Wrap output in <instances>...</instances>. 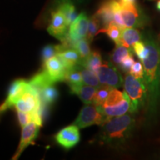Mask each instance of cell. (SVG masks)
<instances>
[{
  "label": "cell",
  "mask_w": 160,
  "mask_h": 160,
  "mask_svg": "<svg viewBox=\"0 0 160 160\" xmlns=\"http://www.w3.org/2000/svg\"><path fill=\"white\" fill-rule=\"evenodd\" d=\"M143 41L148 48V54L144 59L143 81L148 91L145 106L146 125H153L157 121L160 109V45L159 39L150 32L144 34Z\"/></svg>",
  "instance_id": "6da1fadb"
},
{
  "label": "cell",
  "mask_w": 160,
  "mask_h": 160,
  "mask_svg": "<svg viewBox=\"0 0 160 160\" xmlns=\"http://www.w3.org/2000/svg\"><path fill=\"white\" fill-rule=\"evenodd\" d=\"M135 126V118L130 113L108 118L101 125L98 141L102 145L118 148L131 139Z\"/></svg>",
  "instance_id": "7a4b0ae2"
},
{
  "label": "cell",
  "mask_w": 160,
  "mask_h": 160,
  "mask_svg": "<svg viewBox=\"0 0 160 160\" xmlns=\"http://www.w3.org/2000/svg\"><path fill=\"white\" fill-rule=\"evenodd\" d=\"M124 89L128 96L131 102V113H135L140 109L145 108L147 103L148 91L143 79H138L127 73L124 79Z\"/></svg>",
  "instance_id": "3957f363"
},
{
  "label": "cell",
  "mask_w": 160,
  "mask_h": 160,
  "mask_svg": "<svg viewBox=\"0 0 160 160\" xmlns=\"http://www.w3.org/2000/svg\"><path fill=\"white\" fill-rule=\"evenodd\" d=\"M99 108L107 118L119 117L130 112L131 102L128 96L125 91L122 92L117 88H112L107 99Z\"/></svg>",
  "instance_id": "277c9868"
},
{
  "label": "cell",
  "mask_w": 160,
  "mask_h": 160,
  "mask_svg": "<svg viewBox=\"0 0 160 160\" xmlns=\"http://www.w3.org/2000/svg\"><path fill=\"white\" fill-rule=\"evenodd\" d=\"M121 13L124 28H141L148 25V17L135 3H121Z\"/></svg>",
  "instance_id": "5b68a950"
},
{
  "label": "cell",
  "mask_w": 160,
  "mask_h": 160,
  "mask_svg": "<svg viewBox=\"0 0 160 160\" xmlns=\"http://www.w3.org/2000/svg\"><path fill=\"white\" fill-rule=\"evenodd\" d=\"M107 119L99 106L91 102L84 105L73 124L79 128H85L93 125H102Z\"/></svg>",
  "instance_id": "8992f818"
},
{
  "label": "cell",
  "mask_w": 160,
  "mask_h": 160,
  "mask_svg": "<svg viewBox=\"0 0 160 160\" xmlns=\"http://www.w3.org/2000/svg\"><path fill=\"white\" fill-rule=\"evenodd\" d=\"M101 85L107 86L111 88L121 87L124 79L121 73L114 64L110 62H104L96 72Z\"/></svg>",
  "instance_id": "52a82bcc"
},
{
  "label": "cell",
  "mask_w": 160,
  "mask_h": 160,
  "mask_svg": "<svg viewBox=\"0 0 160 160\" xmlns=\"http://www.w3.org/2000/svg\"><path fill=\"white\" fill-rule=\"evenodd\" d=\"M41 104L39 91L30 84L28 88L17 100L14 106L17 111L32 113L37 111Z\"/></svg>",
  "instance_id": "ba28073f"
},
{
  "label": "cell",
  "mask_w": 160,
  "mask_h": 160,
  "mask_svg": "<svg viewBox=\"0 0 160 160\" xmlns=\"http://www.w3.org/2000/svg\"><path fill=\"white\" fill-rule=\"evenodd\" d=\"M69 26L66 22L63 13L57 8L51 13V22L48 28V31L53 37L62 42L65 41L68 33Z\"/></svg>",
  "instance_id": "9c48e42d"
},
{
  "label": "cell",
  "mask_w": 160,
  "mask_h": 160,
  "mask_svg": "<svg viewBox=\"0 0 160 160\" xmlns=\"http://www.w3.org/2000/svg\"><path fill=\"white\" fill-rule=\"evenodd\" d=\"M30 83L25 79H16L10 85L8 93L4 102L0 105V115L14 106L16 102L29 88Z\"/></svg>",
  "instance_id": "30bf717a"
},
{
  "label": "cell",
  "mask_w": 160,
  "mask_h": 160,
  "mask_svg": "<svg viewBox=\"0 0 160 160\" xmlns=\"http://www.w3.org/2000/svg\"><path fill=\"white\" fill-rule=\"evenodd\" d=\"M55 140L59 145L66 150L74 147L80 140L79 128L73 125L67 126L55 135Z\"/></svg>",
  "instance_id": "8fae6325"
},
{
  "label": "cell",
  "mask_w": 160,
  "mask_h": 160,
  "mask_svg": "<svg viewBox=\"0 0 160 160\" xmlns=\"http://www.w3.org/2000/svg\"><path fill=\"white\" fill-rule=\"evenodd\" d=\"M40 127H41V125L36 123L35 122H31L27 124L25 127L22 128L19 147H18L15 155L13 156L12 159H17L24 151V150L29 145L33 143V141L37 137L38 133H39Z\"/></svg>",
  "instance_id": "7c38bea8"
},
{
  "label": "cell",
  "mask_w": 160,
  "mask_h": 160,
  "mask_svg": "<svg viewBox=\"0 0 160 160\" xmlns=\"http://www.w3.org/2000/svg\"><path fill=\"white\" fill-rule=\"evenodd\" d=\"M89 19L85 12L80 13L71 25H70L68 37L72 42L74 43L79 40L86 38L88 30Z\"/></svg>",
  "instance_id": "4fadbf2b"
},
{
  "label": "cell",
  "mask_w": 160,
  "mask_h": 160,
  "mask_svg": "<svg viewBox=\"0 0 160 160\" xmlns=\"http://www.w3.org/2000/svg\"><path fill=\"white\" fill-rule=\"evenodd\" d=\"M44 69L55 83L65 81L66 69L57 56L51 58L44 62Z\"/></svg>",
  "instance_id": "5bb4252c"
},
{
  "label": "cell",
  "mask_w": 160,
  "mask_h": 160,
  "mask_svg": "<svg viewBox=\"0 0 160 160\" xmlns=\"http://www.w3.org/2000/svg\"><path fill=\"white\" fill-rule=\"evenodd\" d=\"M144 34L135 28H125L122 30L119 40L116 45H121L131 48L136 43L142 41Z\"/></svg>",
  "instance_id": "9a60e30c"
},
{
  "label": "cell",
  "mask_w": 160,
  "mask_h": 160,
  "mask_svg": "<svg viewBox=\"0 0 160 160\" xmlns=\"http://www.w3.org/2000/svg\"><path fill=\"white\" fill-rule=\"evenodd\" d=\"M70 89L72 93H75L85 104L93 102L97 88L86 85L85 83L71 85Z\"/></svg>",
  "instance_id": "2e32d148"
},
{
  "label": "cell",
  "mask_w": 160,
  "mask_h": 160,
  "mask_svg": "<svg viewBox=\"0 0 160 160\" xmlns=\"http://www.w3.org/2000/svg\"><path fill=\"white\" fill-rule=\"evenodd\" d=\"M57 57L65 66L66 71L73 68L79 65L81 61V57L78 52L73 48H65L57 53Z\"/></svg>",
  "instance_id": "e0dca14e"
},
{
  "label": "cell",
  "mask_w": 160,
  "mask_h": 160,
  "mask_svg": "<svg viewBox=\"0 0 160 160\" xmlns=\"http://www.w3.org/2000/svg\"><path fill=\"white\" fill-rule=\"evenodd\" d=\"M101 22L102 28L113 22V0H107L100 5L95 13Z\"/></svg>",
  "instance_id": "ac0fdd59"
},
{
  "label": "cell",
  "mask_w": 160,
  "mask_h": 160,
  "mask_svg": "<svg viewBox=\"0 0 160 160\" xmlns=\"http://www.w3.org/2000/svg\"><path fill=\"white\" fill-rule=\"evenodd\" d=\"M28 82L31 84V85L33 86L38 91L43 88L46 87V86L55 84L53 80L51 79L48 73H47V71L44 68L37 74L33 76Z\"/></svg>",
  "instance_id": "d6986e66"
},
{
  "label": "cell",
  "mask_w": 160,
  "mask_h": 160,
  "mask_svg": "<svg viewBox=\"0 0 160 160\" xmlns=\"http://www.w3.org/2000/svg\"><path fill=\"white\" fill-rule=\"evenodd\" d=\"M39 93L42 102L48 106L54 102L59 97V92L53 85L46 86L39 90Z\"/></svg>",
  "instance_id": "ffe728a7"
},
{
  "label": "cell",
  "mask_w": 160,
  "mask_h": 160,
  "mask_svg": "<svg viewBox=\"0 0 160 160\" xmlns=\"http://www.w3.org/2000/svg\"><path fill=\"white\" fill-rule=\"evenodd\" d=\"M102 60L101 54L99 51H91V54L85 59L80 62L79 65H82L96 73L97 70L99 68L100 66L102 65Z\"/></svg>",
  "instance_id": "44dd1931"
},
{
  "label": "cell",
  "mask_w": 160,
  "mask_h": 160,
  "mask_svg": "<svg viewBox=\"0 0 160 160\" xmlns=\"http://www.w3.org/2000/svg\"><path fill=\"white\" fill-rule=\"evenodd\" d=\"M78 68H79L82 74L83 83L86 84V85L94 86L96 88H99L101 85L99 78L94 71H91V70L87 68L79 65V64L78 65Z\"/></svg>",
  "instance_id": "7402d4cb"
},
{
  "label": "cell",
  "mask_w": 160,
  "mask_h": 160,
  "mask_svg": "<svg viewBox=\"0 0 160 160\" xmlns=\"http://www.w3.org/2000/svg\"><path fill=\"white\" fill-rule=\"evenodd\" d=\"M130 54H133L132 49L121 45H117L111 54V62L119 67L122 60Z\"/></svg>",
  "instance_id": "603a6c76"
},
{
  "label": "cell",
  "mask_w": 160,
  "mask_h": 160,
  "mask_svg": "<svg viewBox=\"0 0 160 160\" xmlns=\"http://www.w3.org/2000/svg\"><path fill=\"white\" fill-rule=\"evenodd\" d=\"M57 8L63 13L64 17L65 18L66 22L70 27L71 23L78 17L74 4L71 2H65L58 5Z\"/></svg>",
  "instance_id": "cb8c5ba5"
},
{
  "label": "cell",
  "mask_w": 160,
  "mask_h": 160,
  "mask_svg": "<svg viewBox=\"0 0 160 160\" xmlns=\"http://www.w3.org/2000/svg\"><path fill=\"white\" fill-rule=\"evenodd\" d=\"M122 29L119 26H118L114 22H112L109 24L107 27L102 28L98 32V33H105L108 35L110 39L112 41H113L116 44L118 43L119 42L120 36H121Z\"/></svg>",
  "instance_id": "d4e9b609"
},
{
  "label": "cell",
  "mask_w": 160,
  "mask_h": 160,
  "mask_svg": "<svg viewBox=\"0 0 160 160\" xmlns=\"http://www.w3.org/2000/svg\"><path fill=\"white\" fill-rule=\"evenodd\" d=\"M73 48L79 54L80 57H81V61L85 59L91 53V47H90V42L86 38H84V39H82L79 40V41L76 42L74 45H73Z\"/></svg>",
  "instance_id": "484cf974"
},
{
  "label": "cell",
  "mask_w": 160,
  "mask_h": 160,
  "mask_svg": "<svg viewBox=\"0 0 160 160\" xmlns=\"http://www.w3.org/2000/svg\"><path fill=\"white\" fill-rule=\"evenodd\" d=\"M101 22L98 17L96 14L93 15L89 19V25H88V33L86 36V39L91 42L93 41V38L95 36L98 34V32L101 28Z\"/></svg>",
  "instance_id": "4316f807"
},
{
  "label": "cell",
  "mask_w": 160,
  "mask_h": 160,
  "mask_svg": "<svg viewBox=\"0 0 160 160\" xmlns=\"http://www.w3.org/2000/svg\"><path fill=\"white\" fill-rule=\"evenodd\" d=\"M65 81L67 82L69 86L83 83L82 77L81 73L78 68V65L73 68L68 70L66 71Z\"/></svg>",
  "instance_id": "83f0119b"
},
{
  "label": "cell",
  "mask_w": 160,
  "mask_h": 160,
  "mask_svg": "<svg viewBox=\"0 0 160 160\" xmlns=\"http://www.w3.org/2000/svg\"><path fill=\"white\" fill-rule=\"evenodd\" d=\"M111 89V88L107 87V86L100 85L99 88H97L93 102L96 104L97 106L102 105L105 100L107 99L108 97Z\"/></svg>",
  "instance_id": "f1b7e54d"
},
{
  "label": "cell",
  "mask_w": 160,
  "mask_h": 160,
  "mask_svg": "<svg viewBox=\"0 0 160 160\" xmlns=\"http://www.w3.org/2000/svg\"><path fill=\"white\" fill-rule=\"evenodd\" d=\"M62 50V45H48L45 46L42 51V59L43 63L51 58L57 56V53Z\"/></svg>",
  "instance_id": "f546056e"
},
{
  "label": "cell",
  "mask_w": 160,
  "mask_h": 160,
  "mask_svg": "<svg viewBox=\"0 0 160 160\" xmlns=\"http://www.w3.org/2000/svg\"><path fill=\"white\" fill-rule=\"evenodd\" d=\"M132 50L134 52L136 56L139 58V60L142 61L145 58L147 57L148 54V48L147 45L145 42L139 41L135 44L132 47Z\"/></svg>",
  "instance_id": "4dcf8cb0"
},
{
  "label": "cell",
  "mask_w": 160,
  "mask_h": 160,
  "mask_svg": "<svg viewBox=\"0 0 160 160\" xmlns=\"http://www.w3.org/2000/svg\"><path fill=\"white\" fill-rule=\"evenodd\" d=\"M129 73L138 79H143L144 77V66L141 62H135L132 65Z\"/></svg>",
  "instance_id": "1f68e13d"
},
{
  "label": "cell",
  "mask_w": 160,
  "mask_h": 160,
  "mask_svg": "<svg viewBox=\"0 0 160 160\" xmlns=\"http://www.w3.org/2000/svg\"><path fill=\"white\" fill-rule=\"evenodd\" d=\"M17 111V117H18V120H19V125L21 126L22 128L25 127L27 124H28L29 122H32V120H33V117H32L31 113H29V112L20 111Z\"/></svg>",
  "instance_id": "d6a6232c"
},
{
  "label": "cell",
  "mask_w": 160,
  "mask_h": 160,
  "mask_svg": "<svg viewBox=\"0 0 160 160\" xmlns=\"http://www.w3.org/2000/svg\"><path fill=\"white\" fill-rule=\"evenodd\" d=\"M135 62L134 58L133 57V54H130L126 57L125 59L122 60L121 64H120L119 68L122 71L125 72V73H129L130 70H131L132 65Z\"/></svg>",
  "instance_id": "836d02e7"
},
{
  "label": "cell",
  "mask_w": 160,
  "mask_h": 160,
  "mask_svg": "<svg viewBox=\"0 0 160 160\" xmlns=\"http://www.w3.org/2000/svg\"><path fill=\"white\" fill-rule=\"evenodd\" d=\"M85 1L87 0H54V3L56 5L58 6L65 2H71L75 5V4H81Z\"/></svg>",
  "instance_id": "e575fe53"
},
{
  "label": "cell",
  "mask_w": 160,
  "mask_h": 160,
  "mask_svg": "<svg viewBox=\"0 0 160 160\" xmlns=\"http://www.w3.org/2000/svg\"><path fill=\"white\" fill-rule=\"evenodd\" d=\"M120 2L121 3H135L136 0H124V1Z\"/></svg>",
  "instance_id": "d590c367"
},
{
  "label": "cell",
  "mask_w": 160,
  "mask_h": 160,
  "mask_svg": "<svg viewBox=\"0 0 160 160\" xmlns=\"http://www.w3.org/2000/svg\"><path fill=\"white\" fill-rule=\"evenodd\" d=\"M156 7H157V9L158 11H160V0H158L157 2V5H156Z\"/></svg>",
  "instance_id": "8d00e7d4"
},
{
  "label": "cell",
  "mask_w": 160,
  "mask_h": 160,
  "mask_svg": "<svg viewBox=\"0 0 160 160\" xmlns=\"http://www.w3.org/2000/svg\"><path fill=\"white\" fill-rule=\"evenodd\" d=\"M159 45H160V38H159ZM159 73H160V63H159Z\"/></svg>",
  "instance_id": "74e56055"
},
{
  "label": "cell",
  "mask_w": 160,
  "mask_h": 160,
  "mask_svg": "<svg viewBox=\"0 0 160 160\" xmlns=\"http://www.w3.org/2000/svg\"><path fill=\"white\" fill-rule=\"evenodd\" d=\"M119 1H120V2H122V1H124V0H119Z\"/></svg>",
  "instance_id": "f35d334b"
}]
</instances>
